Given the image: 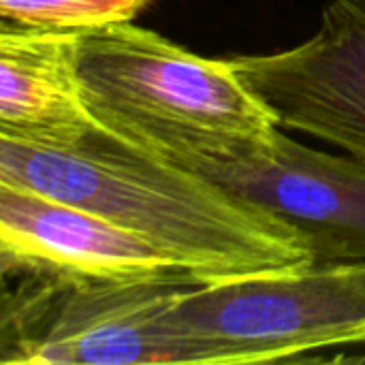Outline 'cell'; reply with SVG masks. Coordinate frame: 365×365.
I'll use <instances>...</instances> for the list:
<instances>
[{
	"label": "cell",
	"mask_w": 365,
	"mask_h": 365,
	"mask_svg": "<svg viewBox=\"0 0 365 365\" xmlns=\"http://www.w3.org/2000/svg\"><path fill=\"white\" fill-rule=\"evenodd\" d=\"M0 184L90 210L207 284L312 265L299 235L282 222L98 124L73 148L0 137Z\"/></svg>",
	"instance_id": "cell-1"
},
{
	"label": "cell",
	"mask_w": 365,
	"mask_h": 365,
	"mask_svg": "<svg viewBox=\"0 0 365 365\" xmlns=\"http://www.w3.org/2000/svg\"><path fill=\"white\" fill-rule=\"evenodd\" d=\"M77 75L103 130L175 165L263 145L280 128L231 60L197 56L130 21L81 30Z\"/></svg>",
	"instance_id": "cell-2"
},
{
	"label": "cell",
	"mask_w": 365,
	"mask_h": 365,
	"mask_svg": "<svg viewBox=\"0 0 365 365\" xmlns=\"http://www.w3.org/2000/svg\"><path fill=\"white\" fill-rule=\"evenodd\" d=\"M163 323L190 364L293 361L365 344V261L199 284Z\"/></svg>",
	"instance_id": "cell-3"
},
{
	"label": "cell",
	"mask_w": 365,
	"mask_h": 365,
	"mask_svg": "<svg viewBox=\"0 0 365 365\" xmlns=\"http://www.w3.org/2000/svg\"><path fill=\"white\" fill-rule=\"evenodd\" d=\"M13 276L19 282L2 297V365L190 364L163 317L184 293L205 284L201 280Z\"/></svg>",
	"instance_id": "cell-4"
},
{
	"label": "cell",
	"mask_w": 365,
	"mask_h": 365,
	"mask_svg": "<svg viewBox=\"0 0 365 365\" xmlns=\"http://www.w3.org/2000/svg\"><path fill=\"white\" fill-rule=\"evenodd\" d=\"M299 235L314 263L365 261V165L308 148L280 128L272 141L178 163Z\"/></svg>",
	"instance_id": "cell-5"
},
{
	"label": "cell",
	"mask_w": 365,
	"mask_h": 365,
	"mask_svg": "<svg viewBox=\"0 0 365 365\" xmlns=\"http://www.w3.org/2000/svg\"><path fill=\"white\" fill-rule=\"evenodd\" d=\"M278 124L342 148L365 165V0H334L297 47L229 58Z\"/></svg>",
	"instance_id": "cell-6"
},
{
	"label": "cell",
	"mask_w": 365,
	"mask_h": 365,
	"mask_svg": "<svg viewBox=\"0 0 365 365\" xmlns=\"http://www.w3.org/2000/svg\"><path fill=\"white\" fill-rule=\"evenodd\" d=\"M0 267L105 282L195 278L107 218L9 184H0Z\"/></svg>",
	"instance_id": "cell-7"
},
{
	"label": "cell",
	"mask_w": 365,
	"mask_h": 365,
	"mask_svg": "<svg viewBox=\"0 0 365 365\" xmlns=\"http://www.w3.org/2000/svg\"><path fill=\"white\" fill-rule=\"evenodd\" d=\"M81 30L0 28V137L73 148L96 122L77 75Z\"/></svg>",
	"instance_id": "cell-8"
},
{
	"label": "cell",
	"mask_w": 365,
	"mask_h": 365,
	"mask_svg": "<svg viewBox=\"0 0 365 365\" xmlns=\"http://www.w3.org/2000/svg\"><path fill=\"white\" fill-rule=\"evenodd\" d=\"M150 0H0V28L94 30L130 21Z\"/></svg>",
	"instance_id": "cell-9"
}]
</instances>
